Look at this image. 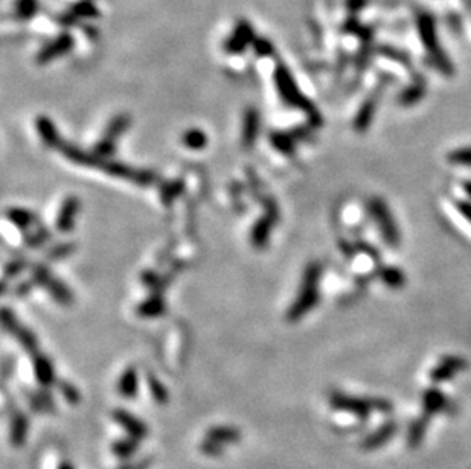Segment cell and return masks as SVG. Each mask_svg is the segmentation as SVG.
Instances as JSON below:
<instances>
[{
	"mask_svg": "<svg viewBox=\"0 0 471 469\" xmlns=\"http://www.w3.org/2000/svg\"><path fill=\"white\" fill-rule=\"evenodd\" d=\"M60 151L66 159H69L72 163L83 165L87 168H97L107 172L108 175H113L117 179H124L128 181H135L137 185H151L154 181V174L150 171H142V170H135L128 165H124L119 162H113V160H108L107 157H102L99 154H92L86 152L83 150H79L78 146H73L69 143H61Z\"/></svg>",
	"mask_w": 471,
	"mask_h": 469,
	"instance_id": "1",
	"label": "cell"
},
{
	"mask_svg": "<svg viewBox=\"0 0 471 469\" xmlns=\"http://www.w3.org/2000/svg\"><path fill=\"white\" fill-rule=\"evenodd\" d=\"M320 276H322L320 263L311 262L304 273L302 285H300L298 297L290 306L289 312H287V319H289V321H298L318 305Z\"/></svg>",
	"mask_w": 471,
	"mask_h": 469,
	"instance_id": "2",
	"label": "cell"
},
{
	"mask_svg": "<svg viewBox=\"0 0 471 469\" xmlns=\"http://www.w3.org/2000/svg\"><path fill=\"white\" fill-rule=\"evenodd\" d=\"M329 404L337 412H345L366 421L372 412L391 413L392 404L383 398H360L351 397L343 392H333L329 395Z\"/></svg>",
	"mask_w": 471,
	"mask_h": 469,
	"instance_id": "3",
	"label": "cell"
},
{
	"mask_svg": "<svg viewBox=\"0 0 471 469\" xmlns=\"http://www.w3.org/2000/svg\"><path fill=\"white\" fill-rule=\"evenodd\" d=\"M273 78H275V84H276L279 97L284 99V102H287L289 106L304 110L305 113L310 114V117H314L316 121H319V114L316 113V108L313 107L311 102L308 101L302 93H300L298 84L294 83L291 73L282 63H279L276 66Z\"/></svg>",
	"mask_w": 471,
	"mask_h": 469,
	"instance_id": "4",
	"label": "cell"
},
{
	"mask_svg": "<svg viewBox=\"0 0 471 469\" xmlns=\"http://www.w3.org/2000/svg\"><path fill=\"white\" fill-rule=\"evenodd\" d=\"M369 212L372 218L377 221L386 243L392 247L400 246V232L396 227L391 210L381 199H372L369 201Z\"/></svg>",
	"mask_w": 471,
	"mask_h": 469,
	"instance_id": "5",
	"label": "cell"
},
{
	"mask_svg": "<svg viewBox=\"0 0 471 469\" xmlns=\"http://www.w3.org/2000/svg\"><path fill=\"white\" fill-rule=\"evenodd\" d=\"M131 126V117L128 114H117L115 116L110 123L107 126L104 136H102L101 141L95 146L97 154L102 157H107L110 154H113L115 151V143L117 141V137L124 134Z\"/></svg>",
	"mask_w": 471,
	"mask_h": 469,
	"instance_id": "6",
	"label": "cell"
},
{
	"mask_svg": "<svg viewBox=\"0 0 471 469\" xmlns=\"http://www.w3.org/2000/svg\"><path fill=\"white\" fill-rule=\"evenodd\" d=\"M2 320H3V326L6 331L16 337L17 341L21 344V348H23L26 352H29V354L35 355L37 350H39V341H37L35 335L29 331L28 328L21 326L19 323L17 317L14 316V312H11L8 308H3Z\"/></svg>",
	"mask_w": 471,
	"mask_h": 469,
	"instance_id": "7",
	"label": "cell"
},
{
	"mask_svg": "<svg viewBox=\"0 0 471 469\" xmlns=\"http://www.w3.org/2000/svg\"><path fill=\"white\" fill-rule=\"evenodd\" d=\"M34 281L41 285V287H45L48 291H50V295L57 300V302H60L63 305H69L72 303V292L69 291V288L63 285V282H60L58 279L49 273L48 268L45 266H39L34 267Z\"/></svg>",
	"mask_w": 471,
	"mask_h": 469,
	"instance_id": "8",
	"label": "cell"
},
{
	"mask_svg": "<svg viewBox=\"0 0 471 469\" xmlns=\"http://www.w3.org/2000/svg\"><path fill=\"white\" fill-rule=\"evenodd\" d=\"M255 39L256 37L252 25H250L247 20H240L229 39L226 40L224 50L231 55L242 54L250 45H253Z\"/></svg>",
	"mask_w": 471,
	"mask_h": 469,
	"instance_id": "9",
	"label": "cell"
},
{
	"mask_svg": "<svg viewBox=\"0 0 471 469\" xmlns=\"http://www.w3.org/2000/svg\"><path fill=\"white\" fill-rule=\"evenodd\" d=\"M113 421L119 425V427L127 433V436L135 437L137 441H144L145 437H148V425H146L142 419L133 413L127 412L124 408H116L112 413Z\"/></svg>",
	"mask_w": 471,
	"mask_h": 469,
	"instance_id": "10",
	"label": "cell"
},
{
	"mask_svg": "<svg viewBox=\"0 0 471 469\" xmlns=\"http://www.w3.org/2000/svg\"><path fill=\"white\" fill-rule=\"evenodd\" d=\"M467 368V360L465 358L456 357V355H448L444 357L441 360L433 370L430 372V379L432 383L439 384V383H447V381L453 379L458 373L462 370H465Z\"/></svg>",
	"mask_w": 471,
	"mask_h": 469,
	"instance_id": "11",
	"label": "cell"
},
{
	"mask_svg": "<svg viewBox=\"0 0 471 469\" xmlns=\"http://www.w3.org/2000/svg\"><path fill=\"white\" fill-rule=\"evenodd\" d=\"M453 410L454 406L452 404V401L438 388H429V390L423 393V415L429 416L430 419L435 415H450L453 413Z\"/></svg>",
	"mask_w": 471,
	"mask_h": 469,
	"instance_id": "12",
	"label": "cell"
},
{
	"mask_svg": "<svg viewBox=\"0 0 471 469\" xmlns=\"http://www.w3.org/2000/svg\"><path fill=\"white\" fill-rule=\"evenodd\" d=\"M73 43L75 41H73L72 35L68 32H63V34L58 35L57 39H54L52 41H49L48 45H45L40 49V52L37 54L35 61L39 64H46L49 61H52V60H55L57 57L68 54L69 50L73 48Z\"/></svg>",
	"mask_w": 471,
	"mask_h": 469,
	"instance_id": "13",
	"label": "cell"
},
{
	"mask_svg": "<svg viewBox=\"0 0 471 469\" xmlns=\"http://www.w3.org/2000/svg\"><path fill=\"white\" fill-rule=\"evenodd\" d=\"M79 212V200L78 197L70 195L61 204L60 212L57 215V229L60 232L68 233L73 227H75V221Z\"/></svg>",
	"mask_w": 471,
	"mask_h": 469,
	"instance_id": "14",
	"label": "cell"
},
{
	"mask_svg": "<svg viewBox=\"0 0 471 469\" xmlns=\"http://www.w3.org/2000/svg\"><path fill=\"white\" fill-rule=\"evenodd\" d=\"M398 431V425L395 422H386L383 423L378 430H375L374 433L367 436L365 441L362 442V448L366 451H374L378 450L381 446H385L391 439L396 435Z\"/></svg>",
	"mask_w": 471,
	"mask_h": 469,
	"instance_id": "15",
	"label": "cell"
},
{
	"mask_svg": "<svg viewBox=\"0 0 471 469\" xmlns=\"http://www.w3.org/2000/svg\"><path fill=\"white\" fill-rule=\"evenodd\" d=\"M32 366H34L35 379L39 381V384L43 388H49L50 386H54L57 383L54 364H52V361L49 360L48 357L40 355V354H35L32 357Z\"/></svg>",
	"mask_w": 471,
	"mask_h": 469,
	"instance_id": "16",
	"label": "cell"
},
{
	"mask_svg": "<svg viewBox=\"0 0 471 469\" xmlns=\"http://www.w3.org/2000/svg\"><path fill=\"white\" fill-rule=\"evenodd\" d=\"M276 218H278V212L275 208V209H271L266 217H262L260 221L255 224V227L252 229V243L255 247L262 248L264 246L267 244L271 227H273Z\"/></svg>",
	"mask_w": 471,
	"mask_h": 469,
	"instance_id": "17",
	"label": "cell"
},
{
	"mask_svg": "<svg viewBox=\"0 0 471 469\" xmlns=\"http://www.w3.org/2000/svg\"><path fill=\"white\" fill-rule=\"evenodd\" d=\"M206 439H211L213 442L222 443L223 446L237 443L241 439V431L237 427L231 425H213V427L206 430Z\"/></svg>",
	"mask_w": 471,
	"mask_h": 469,
	"instance_id": "18",
	"label": "cell"
},
{
	"mask_svg": "<svg viewBox=\"0 0 471 469\" xmlns=\"http://www.w3.org/2000/svg\"><path fill=\"white\" fill-rule=\"evenodd\" d=\"M29 433V419L25 413L16 412L11 416V427H10V442L16 448H20L26 443V437Z\"/></svg>",
	"mask_w": 471,
	"mask_h": 469,
	"instance_id": "19",
	"label": "cell"
},
{
	"mask_svg": "<svg viewBox=\"0 0 471 469\" xmlns=\"http://www.w3.org/2000/svg\"><path fill=\"white\" fill-rule=\"evenodd\" d=\"M260 133V113L255 108H247L242 121V146L250 148L258 139Z\"/></svg>",
	"mask_w": 471,
	"mask_h": 469,
	"instance_id": "20",
	"label": "cell"
},
{
	"mask_svg": "<svg viewBox=\"0 0 471 469\" xmlns=\"http://www.w3.org/2000/svg\"><path fill=\"white\" fill-rule=\"evenodd\" d=\"M35 128H37V131H39L43 143H45L46 146H50V148L58 150V146L61 145V139H60V134H58V131L54 126V122L50 121L49 117H46V116L37 117Z\"/></svg>",
	"mask_w": 471,
	"mask_h": 469,
	"instance_id": "21",
	"label": "cell"
},
{
	"mask_svg": "<svg viewBox=\"0 0 471 469\" xmlns=\"http://www.w3.org/2000/svg\"><path fill=\"white\" fill-rule=\"evenodd\" d=\"M139 390V377L136 368H128L125 369L122 375L117 381V392H119L121 397L127 399H133L137 397Z\"/></svg>",
	"mask_w": 471,
	"mask_h": 469,
	"instance_id": "22",
	"label": "cell"
},
{
	"mask_svg": "<svg viewBox=\"0 0 471 469\" xmlns=\"http://www.w3.org/2000/svg\"><path fill=\"white\" fill-rule=\"evenodd\" d=\"M307 134V128L294 130L291 133H271L270 141L278 151L284 154H291L294 151V143L298 137H304Z\"/></svg>",
	"mask_w": 471,
	"mask_h": 469,
	"instance_id": "23",
	"label": "cell"
},
{
	"mask_svg": "<svg viewBox=\"0 0 471 469\" xmlns=\"http://www.w3.org/2000/svg\"><path fill=\"white\" fill-rule=\"evenodd\" d=\"M429 422L430 417L421 415L410 423V427L407 430V443L410 448H418V446L423 443L427 435V428H429Z\"/></svg>",
	"mask_w": 471,
	"mask_h": 469,
	"instance_id": "24",
	"label": "cell"
},
{
	"mask_svg": "<svg viewBox=\"0 0 471 469\" xmlns=\"http://www.w3.org/2000/svg\"><path fill=\"white\" fill-rule=\"evenodd\" d=\"M139 443H141V441H137V439L130 437V436L116 439V441L112 443V452L119 460H128L137 452Z\"/></svg>",
	"mask_w": 471,
	"mask_h": 469,
	"instance_id": "25",
	"label": "cell"
},
{
	"mask_svg": "<svg viewBox=\"0 0 471 469\" xmlns=\"http://www.w3.org/2000/svg\"><path fill=\"white\" fill-rule=\"evenodd\" d=\"M6 217H8L10 221L17 226L21 230H29L35 224V217L32 212H29L28 209H19L14 208L6 212Z\"/></svg>",
	"mask_w": 471,
	"mask_h": 469,
	"instance_id": "26",
	"label": "cell"
},
{
	"mask_svg": "<svg viewBox=\"0 0 471 469\" xmlns=\"http://www.w3.org/2000/svg\"><path fill=\"white\" fill-rule=\"evenodd\" d=\"M29 404H31L34 412H52L55 402L52 399V397L48 392H40V393H32L31 397H29Z\"/></svg>",
	"mask_w": 471,
	"mask_h": 469,
	"instance_id": "27",
	"label": "cell"
},
{
	"mask_svg": "<svg viewBox=\"0 0 471 469\" xmlns=\"http://www.w3.org/2000/svg\"><path fill=\"white\" fill-rule=\"evenodd\" d=\"M146 381H148V388L151 392V397L153 399L157 402V404H166L168 399H169V395L166 387L162 384V381L159 378H156L153 375V373H148V377H146Z\"/></svg>",
	"mask_w": 471,
	"mask_h": 469,
	"instance_id": "28",
	"label": "cell"
},
{
	"mask_svg": "<svg viewBox=\"0 0 471 469\" xmlns=\"http://www.w3.org/2000/svg\"><path fill=\"white\" fill-rule=\"evenodd\" d=\"M164 311H165L164 300L157 296L145 300V302L139 306V314L144 317H157V316H162Z\"/></svg>",
	"mask_w": 471,
	"mask_h": 469,
	"instance_id": "29",
	"label": "cell"
},
{
	"mask_svg": "<svg viewBox=\"0 0 471 469\" xmlns=\"http://www.w3.org/2000/svg\"><path fill=\"white\" fill-rule=\"evenodd\" d=\"M183 143H185L191 150H202L206 145H208V137H206V134L202 130L193 128L186 131L185 136H183Z\"/></svg>",
	"mask_w": 471,
	"mask_h": 469,
	"instance_id": "30",
	"label": "cell"
},
{
	"mask_svg": "<svg viewBox=\"0 0 471 469\" xmlns=\"http://www.w3.org/2000/svg\"><path fill=\"white\" fill-rule=\"evenodd\" d=\"M73 16L77 19H83V17H98L99 16V11L97 6H95L90 0H83V2L75 3L69 10Z\"/></svg>",
	"mask_w": 471,
	"mask_h": 469,
	"instance_id": "31",
	"label": "cell"
},
{
	"mask_svg": "<svg viewBox=\"0 0 471 469\" xmlns=\"http://www.w3.org/2000/svg\"><path fill=\"white\" fill-rule=\"evenodd\" d=\"M448 163L458 165V166H471V148H459L447 156Z\"/></svg>",
	"mask_w": 471,
	"mask_h": 469,
	"instance_id": "32",
	"label": "cell"
},
{
	"mask_svg": "<svg viewBox=\"0 0 471 469\" xmlns=\"http://www.w3.org/2000/svg\"><path fill=\"white\" fill-rule=\"evenodd\" d=\"M381 279L392 288H398L404 285V275L396 268H385L381 271Z\"/></svg>",
	"mask_w": 471,
	"mask_h": 469,
	"instance_id": "33",
	"label": "cell"
},
{
	"mask_svg": "<svg viewBox=\"0 0 471 469\" xmlns=\"http://www.w3.org/2000/svg\"><path fill=\"white\" fill-rule=\"evenodd\" d=\"M226 446H223L222 443L218 442H213L211 439H203L202 443H200V451L204 454V456L208 457H220L223 456Z\"/></svg>",
	"mask_w": 471,
	"mask_h": 469,
	"instance_id": "34",
	"label": "cell"
},
{
	"mask_svg": "<svg viewBox=\"0 0 471 469\" xmlns=\"http://www.w3.org/2000/svg\"><path fill=\"white\" fill-rule=\"evenodd\" d=\"M37 8L35 0H17V5H16V16L19 19H29L32 17Z\"/></svg>",
	"mask_w": 471,
	"mask_h": 469,
	"instance_id": "35",
	"label": "cell"
},
{
	"mask_svg": "<svg viewBox=\"0 0 471 469\" xmlns=\"http://www.w3.org/2000/svg\"><path fill=\"white\" fill-rule=\"evenodd\" d=\"M58 387H60L64 399L68 401L69 404H72V406L78 404L79 399H81V395H79L78 388L75 386L70 384V383H66V381H61V383L58 384Z\"/></svg>",
	"mask_w": 471,
	"mask_h": 469,
	"instance_id": "36",
	"label": "cell"
},
{
	"mask_svg": "<svg viewBox=\"0 0 471 469\" xmlns=\"http://www.w3.org/2000/svg\"><path fill=\"white\" fill-rule=\"evenodd\" d=\"M182 192V183H169L162 188V200L169 204Z\"/></svg>",
	"mask_w": 471,
	"mask_h": 469,
	"instance_id": "37",
	"label": "cell"
},
{
	"mask_svg": "<svg viewBox=\"0 0 471 469\" xmlns=\"http://www.w3.org/2000/svg\"><path fill=\"white\" fill-rule=\"evenodd\" d=\"M253 49L256 55H260V57H271L275 52L273 45H271V43L266 39H255Z\"/></svg>",
	"mask_w": 471,
	"mask_h": 469,
	"instance_id": "38",
	"label": "cell"
},
{
	"mask_svg": "<svg viewBox=\"0 0 471 469\" xmlns=\"http://www.w3.org/2000/svg\"><path fill=\"white\" fill-rule=\"evenodd\" d=\"M48 237H49V233L45 229H43V227H39V229H37V232H32V233L26 234V243L29 246H32V247L41 246L48 239Z\"/></svg>",
	"mask_w": 471,
	"mask_h": 469,
	"instance_id": "39",
	"label": "cell"
},
{
	"mask_svg": "<svg viewBox=\"0 0 471 469\" xmlns=\"http://www.w3.org/2000/svg\"><path fill=\"white\" fill-rule=\"evenodd\" d=\"M26 267V262L25 261H11L8 266L5 267V273L6 276H16L19 275L20 271H23V268Z\"/></svg>",
	"mask_w": 471,
	"mask_h": 469,
	"instance_id": "40",
	"label": "cell"
},
{
	"mask_svg": "<svg viewBox=\"0 0 471 469\" xmlns=\"http://www.w3.org/2000/svg\"><path fill=\"white\" fill-rule=\"evenodd\" d=\"M456 209H458L459 214L471 224V203L470 201H458L456 203Z\"/></svg>",
	"mask_w": 471,
	"mask_h": 469,
	"instance_id": "41",
	"label": "cell"
},
{
	"mask_svg": "<svg viewBox=\"0 0 471 469\" xmlns=\"http://www.w3.org/2000/svg\"><path fill=\"white\" fill-rule=\"evenodd\" d=\"M73 250V246L72 244H63V246H57L52 252H50V256H54V258H60V256H66L69 255Z\"/></svg>",
	"mask_w": 471,
	"mask_h": 469,
	"instance_id": "42",
	"label": "cell"
},
{
	"mask_svg": "<svg viewBox=\"0 0 471 469\" xmlns=\"http://www.w3.org/2000/svg\"><path fill=\"white\" fill-rule=\"evenodd\" d=\"M150 465V460H141L137 461V463H131V465H124L119 469H148Z\"/></svg>",
	"mask_w": 471,
	"mask_h": 469,
	"instance_id": "43",
	"label": "cell"
},
{
	"mask_svg": "<svg viewBox=\"0 0 471 469\" xmlns=\"http://www.w3.org/2000/svg\"><path fill=\"white\" fill-rule=\"evenodd\" d=\"M58 469H75V468H73V465L70 463V461L64 460V461H61L60 466H58Z\"/></svg>",
	"mask_w": 471,
	"mask_h": 469,
	"instance_id": "44",
	"label": "cell"
},
{
	"mask_svg": "<svg viewBox=\"0 0 471 469\" xmlns=\"http://www.w3.org/2000/svg\"><path fill=\"white\" fill-rule=\"evenodd\" d=\"M463 189H465L467 195L471 199V181H465V183H463Z\"/></svg>",
	"mask_w": 471,
	"mask_h": 469,
	"instance_id": "45",
	"label": "cell"
}]
</instances>
